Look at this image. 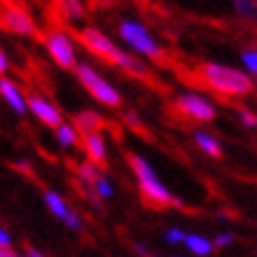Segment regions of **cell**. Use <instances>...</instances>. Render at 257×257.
Returning a JSON list of instances; mask_svg holds the SVG:
<instances>
[{
  "label": "cell",
  "instance_id": "1",
  "mask_svg": "<svg viewBox=\"0 0 257 257\" xmlns=\"http://www.w3.org/2000/svg\"><path fill=\"white\" fill-rule=\"evenodd\" d=\"M201 78L208 87H212L219 94H226V97H245L252 90V78L248 76V71L234 69V66H226V64H203Z\"/></svg>",
  "mask_w": 257,
  "mask_h": 257
},
{
  "label": "cell",
  "instance_id": "2",
  "mask_svg": "<svg viewBox=\"0 0 257 257\" xmlns=\"http://www.w3.org/2000/svg\"><path fill=\"white\" fill-rule=\"evenodd\" d=\"M78 38L92 55L106 59V62H111L113 66H120V69L133 71V73H147V69L142 66L140 59L135 55H130V52H123L106 33H101V31H97V29H90V26H87V29H83V31L78 33Z\"/></svg>",
  "mask_w": 257,
  "mask_h": 257
},
{
  "label": "cell",
  "instance_id": "3",
  "mask_svg": "<svg viewBox=\"0 0 257 257\" xmlns=\"http://www.w3.org/2000/svg\"><path fill=\"white\" fill-rule=\"evenodd\" d=\"M130 165H133V172L135 177H137V184H140V191L142 196L147 198L149 203H154V205H172V203H177L172 198L170 189L165 187L161 177L156 175V170L151 168L147 158H142L140 154H133L130 156Z\"/></svg>",
  "mask_w": 257,
  "mask_h": 257
},
{
  "label": "cell",
  "instance_id": "4",
  "mask_svg": "<svg viewBox=\"0 0 257 257\" xmlns=\"http://www.w3.org/2000/svg\"><path fill=\"white\" fill-rule=\"evenodd\" d=\"M118 33H120V38H123L125 45H130L137 55H144V57H149V59L163 57V47H161V43L151 36V31H149L142 22L123 19V22L118 24Z\"/></svg>",
  "mask_w": 257,
  "mask_h": 257
},
{
  "label": "cell",
  "instance_id": "5",
  "mask_svg": "<svg viewBox=\"0 0 257 257\" xmlns=\"http://www.w3.org/2000/svg\"><path fill=\"white\" fill-rule=\"evenodd\" d=\"M76 76H78L80 85L85 87L99 104H106V106H118L120 104V92L101 76L99 71H94L90 64H78Z\"/></svg>",
  "mask_w": 257,
  "mask_h": 257
},
{
  "label": "cell",
  "instance_id": "6",
  "mask_svg": "<svg viewBox=\"0 0 257 257\" xmlns=\"http://www.w3.org/2000/svg\"><path fill=\"white\" fill-rule=\"evenodd\" d=\"M45 47L50 57L55 59L57 66L62 69H78V57H76V43L69 33L64 31H52L45 38Z\"/></svg>",
  "mask_w": 257,
  "mask_h": 257
},
{
  "label": "cell",
  "instance_id": "7",
  "mask_svg": "<svg viewBox=\"0 0 257 257\" xmlns=\"http://www.w3.org/2000/svg\"><path fill=\"white\" fill-rule=\"evenodd\" d=\"M175 106H177V111L182 116L191 118V120H201V123H210L212 118H215V113H217L215 104L198 92L179 94L177 99H175Z\"/></svg>",
  "mask_w": 257,
  "mask_h": 257
},
{
  "label": "cell",
  "instance_id": "8",
  "mask_svg": "<svg viewBox=\"0 0 257 257\" xmlns=\"http://www.w3.org/2000/svg\"><path fill=\"white\" fill-rule=\"evenodd\" d=\"M29 111H31L33 116L38 118L43 125H47V127H55V130H57L59 125H64L62 111L57 109V106L50 99L40 97V94H33V97H29Z\"/></svg>",
  "mask_w": 257,
  "mask_h": 257
},
{
  "label": "cell",
  "instance_id": "9",
  "mask_svg": "<svg viewBox=\"0 0 257 257\" xmlns=\"http://www.w3.org/2000/svg\"><path fill=\"white\" fill-rule=\"evenodd\" d=\"M0 24L12 33H19V36H31L36 31V24H33L31 15L22 8H5L0 12Z\"/></svg>",
  "mask_w": 257,
  "mask_h": 257
},
{
  "label": "cell",
  "instance_id": "10",
  "mask_svg": "<svg viewBox=\"0 0 257 257\" xmlns=\"http://www.w3.org/2000/svg\"><path fill=\"white\" fill-rule=\"evenodd\" d=\"M0 97L8 101V106L15 113H26L29 111V99L24 97V92L19 90V85L17 83H12L10 78H0Z\"/></svg>",
  "mask_w": 257,
  "mask_h": 257
},
{
  "label": "cell",
  "instance_id": "11",
  "mask_svg": "<svg viewBox=\"0 0 257 257\" xmlns=\"http://www.w3.org/2000/svg\"><path fill=\"white\" fill-rule=\"evenodd\" d=\"M83 149H85V156H87L90 163H94V165L106 163V154H109V149H106V140H104V135L101 133L83 137Z\"/></svg>",
  "mask_w": 257,
  "mask_h": 257
},
{
  "label": "cell",
  "instance_id": "12",
  "mask_svg": "<svg viewBox=\"0 0 257 257\" xmlns=\"http://www.w3.org/2000/svg\"><path fill=\"white\" fill-rule=\"evenodd\" d=\"M101 125H104V120H101V116L97 113V111H78L76 113V118H73V127L78 130L83 137H87V135H97L101 130Z\"/></svg>",
  "mask_w": 257,
  "mask_h": 257
},
{
  "label": "cell",
  "instance_id": "13",
  "mask_svg": "<svg viewBox=\"0 0 257 257\" xmlns=\"http://www.w3.org/2000/svg\"><path fill=\"white\" fill-rule=\"evenodd\" d=\"M45 205L50 208V212L57 219H62L64 224L69 222V217L73 215V210L69 208V203L64 201V196H59L57 191H45Z\"/></svg>",
  "mask_w": 257,
  "mask_h": 257
},
{
  "label": "cell",
  "instance_id": "14",
  "mask_svg": "<svg viewBox=\"0 0 257 257\" xmlns=\"http://www.w3.org/2000/svg\"><path fill=\"white\" fill-rule=\"evenodd\" d=\"M184 248H187L194 257H208V255H212L215 245H212L210 238H205L203 234H187Z\"/></svg>",
  "mask_w": 257,
  "mask_h": 257
},
{
  "label": "cell",
  "instance_id": "15",
  "mask_svg": "<svg viewBox=\"0 0 257 257\" xmlns=\"http://www.w3.org/2000/svg\"><path fill=\"white\" fill-rule=\"evenodd\" d=\"M194 140H196V147L201 149L203 154H208L210 158H222V144H219L217 137L198 130V133H194Z\"/></svg>",
  "mask_w": 257,
  "mask_h": 257
},
{
  "label": "cell",
  "instance_id": "16",
  "mask_svg": "<svg viewBox=\"0 0 257 257\" xmlns=\"http://www.w3.org/2000/svg\"><path fill=\"white\" fill-rule=\"evenodd\" d=\"M80 140V133L73 127V123H64L57 127V142L62 144V147L71 149V147H76Z\"/></svg>",
  "mask_w": 257,
  "mask_h": 257
},
{
  "label": "cell",
  "instance_id": "17",
  "mask_svg": "<svg viewBox=\"0 0 257 257\" xmlns=\"http://www.w3.org/2000/svg\"><path fill=\"white\" fill-rule=\"evenodd\" d=\"M78 177L83 179V182H87L90 187H94V184L99 182V177H101L99 165L90 163V161H85V163H80V165H78Z\"/></svg>",
  "mask_w": 257,
  "mask_h": 257
},
{
  "label": "cell",
  "instance_id": "18",
  "mask_svg": "<svg viewBox=\"0 0 257 257\" xmlns=\"http://www.w3.org/2000/svg\"><path fill=\"white\" fill-rule=\"evenodd\" d=\"M92 189H94V194L99 196L101 201H109L111 196H113V184L109 182V177H106V175H101L99 182H97Z\"/></svg>",
  "mask_w": 257,
  "mask_h": 257
},
{
  "label": "cell",
  "instance_id": "19",
  "mask_svg": "<svg viewBox=\"0 0 257 257\" xmlns=\"http://www.w3.org/2000/svg\"><path fill=\"white\" fill-rule=\"evenodd\" d=\"M62 12L69 19H78V17L85 15V8L80 5V3H62Z\"/></svg>",
  "mask_w": 257,
  "mask_h": 257
},
{
  "label": "cell",
  "instance_id": "20",
  "mask_svg": "<svg viewBox=\"0 0 257 257\" xmlns=\"http://www.w3.org/2000/svg\"><path fill=\"white\" fill-rule=\"evenodd\" d=\"M241 62H243V66L250 71V73H255L257 76V47L255 50H245L241 55Z\"/></svg>",
  "mask_w": 257,
  "mask_h": 257
},
{
  "label": "cell",
  "instance_id": "21",
  "mask_svg": "<svg viewBox=\"0 0 257 257\" xmlns=\"http://www.w3.org/2000/svg\"><path fill=\"white\" fill-rule=\"evenodd\" d=\"M187 241V231H182V229H168L165 231V243H170V245H184Z\"/></svg>",
  "mask_w": 257,
  "mask_h": 257
},
{
  "label": "cell",
  "instance_id": "22",
  "mask_svg": "<svg viewBox=\"0 0 257 257\" xmlns=\"http://www.w3.org/2000/svg\"><path fill=\"white\" fill-rule=\"evenodd\" d=\"M234 241H236V236L231 231H222V234H217L212 238V245L215 248H229V245H234Z\"/></svg>",
  "mask_w": 257,
  "mask_h": 257
},
{
  "label": "cell",
  "instance_id": "23",
  "mask_svg": "<svg viewBox=\"0 0 257 257\" xmlns=\"http://www.w3.org/2000/svg\"><path fill=\"white\" fill-rule=\"evenodd\" d=\"M238 118H241V123L250 130H257V113H252L250 109H238Z\"/></svg>",
  "mask_w": 257,
  "mask_h": 257
},
{
  "label": "cell",
  "instance_id": "24",
  "mask_svg": "<svg viewBox=\"0 0 257 257\" xmlns=\"http://www.w3.org/2000/svg\"><path fill=\"white\" fill-rule=\"evenodd\" d=\"M234 8L243 17H257V3H236Z\"/></svg>",
  "mask_w": 257,
  "mask_h": 257
},
{
  "label": "cell",
  "instance_id": "25",
  "mask_svg": "<svg viewBox=\"0 0 257 257\" xmlns=\"http://www.w3.org/2000/svg\"><path fill=\"white\" fill-rule=\"evenodd\" d=\"M10 243H12V238H10V234L0 226V248H10Z\"/></svg>",
  "mask_w": 257,
  "mask_h": 257
},
{
  "label": "cell",
  "instance_id": "26",
  "mask_svg": "<svg viewBox=\"0 0 257 257\" xmlns=\"http://www.w3.org/2000/svg\"><path fill=\"white\" fill-rule=\"evenodd\" d=\"M8 55H5V52H3V50H0V73H5V71H8Z\"/></svg>",
  "mask_w": 257,
  "mask_h": 257
},
{
  "label": "cell",
  "instance_id": "27",
  "mask_svg": "<svg viewBox=\"0 0 257 257\" xmlns=\"http://www.w3.org/2000/svg\"><path fill=\"white\" fill-rule=\"evenodd\" d=\"M0 257H19L15 252V250H12V245H10V248H0Z\"/></svg>",
  "mask_w": 257,
  "mask_h": 257
},
{
  "label": "cell",
  "instance_id": "28",
  "mask_svg": "<svg viewBox=\"0 0 257 257\" xmlns=\"http://www.w3.org/2000/svg\"><path fill=\"white\" fill-rule=\"evenodd\" d=\"M26 257H45V255H43L40 250H36V248H29L26 250Z\"/></svg>",
  "mask_w": 257,
  "mask_h": 257
}]
</instances>
